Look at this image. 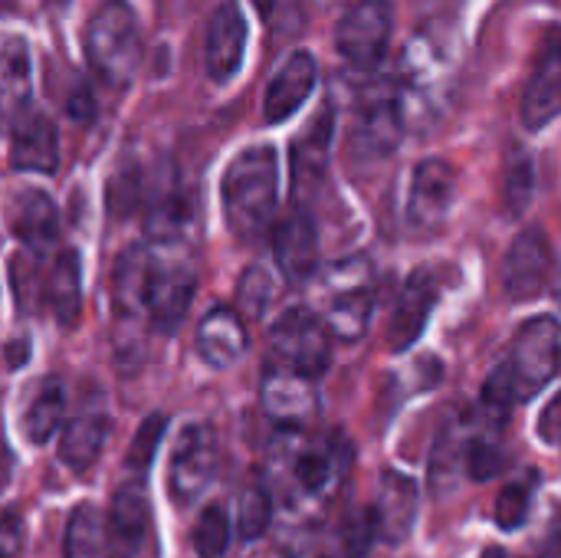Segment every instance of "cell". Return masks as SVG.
Listing matches in <instances>:
<instances>
[{"mask_svg":"<svg viewBox=\"0 0 561 558\" xmlns=\"http://www.w3.org/2000/svg\"><path fill=\"white\" fill-rule=\"evenodd\" d=\"M417 503H421L417 483L408 474L385 470L378 493H375V503H371V520H375L378 539H385L391 546L404 543L414 520H417Z\"/></svg>","mask_w":561,"mask_h":558,"instance_id":"ffe728a7","label":"cell"},{"mask_svg":"<svg viewBox=\"0 0 561 558\" xmlns=\"http://www.w3.org/2000/svg\"><path fill=\"white\" fill-rule=\"evenodd\" d=\"M375 312V270L368 257H342L322 276V326L342 342H358Z\"/></svg>","mask_w":561,"mask_h":558,"instance_id":"5b68a950","label":"cell"},{"mask_svg":"<svg viewBox=\"0 0 561 558\" xmlns=\"http://www.w3.org/2000/svg\"><path fill=\"white\" fill-rule=\"evenodd\" d=\"M273 253L289 283H306L319 270V230L309 210L296 207L273 227Z\"/></svg>","mask_w":561,"mask_h":558,"instance_id":"9a60e30c","label":"cell"},{"mask_svg":"<svg viewBox=\"0 0 561 558\" xmlns=\"http://www.w3.org/2000/svg\"><path fill=\"white\" fill-rule=\"evenodd\" d=\"M533 194H536V164H533L529 151L513 148V155L506 158V174H503V201H506V210L513 217L526 214Z\"/></svg>","mask_w":561,"mask_h":558,"instance_id":"d6a6232c","label":"cell"},{"mask_svg":"<svg viewBox=\"0 0 561 558\" xmlns=\"http://www.w3.org/2000/svg\"><path fill=\"white\" fill-rule=\"evenodd\" d=\"M10 164L16 171L53 174L59 168V135L46 112L23 109L10 132Z\"/></svg>","mask_w":561,"mask_h":558,"instance_id":"5bb4252c","label":"cell"},{"mask_svg":"<svg viewBox=\"0 0 561 558\" xmlns=\"http://www.w3.org/2000/svg\"><path fill=\"white\" fill-rule=\"evenodd\" d=\"M66 109H69V115H72V118H76L79 125H89V122L95 118V102H92V89H89V86H76V92L69 95Z\"/></svg>","mask_w":561,"mask_h":558,"instance_id":"60d3db41","label":"cell"},{"mask_svg":"<svg viewBox=\"0 0 561 558\" xmlns=\"http://www.w3.org/2000/svg\"><path fill=\"white\" fill-rule=\"evenodd\" d=\"M43 296L56 316L59 326H72L79 319V306H82V266H79V253L76 250H62L53 260V270L43 283Z\"/></svg>","mask_w":561,"mask_h":558,"instance_id":"4dcf8cb0","label":"cell"},{"mask_svg":"<svg viewBox=\"0 0 561 558\" xmlns=\"http://www.w3.org/2000/svg\"><path fill=\"white\" fill-rule=\"evenodd\" d=\"M276 289L279 286L266 266H260V263L250 266L237 283V312L240 316L247 312V319H260L270 309V303L276 299Z\"/></svg>","mask_w":561,"mask_h":558,"instance_id":"e575fe53","label":"cell"},{"mask_svg":"<svg viewBox=\"0 0 561 558\" xmlns=\"http://www.w3.org/2000/svg\"><path fill=\"white\" fill-rule=\"evenodd\" d=\"M276 151L270 145H253L240 151L224 174V214L240 240H260L276 220Z\"/></svg>","mask_w":561,"mask_h":558,"instance_id":"7a4b0ae2","label":"cell"},{"mask_svg":"<svg viewBox=\"0 0 561 558\" xmlns=\"http://www.w3.org/2000/svg\"><path fill=\"white\" fill-rule=\"evenodd\" d=\"M559 319L556 316H536L529 322L519 326L510 358L503 362L510 385H513V398L529 401L536 398L559 372Z\"/></svg>","mask_w":561,"mask_h":558,"instance_id":"8992f818","label":"cell"},{"mask_svg":"<svg viewBox=\"0 0 561 558\" xmlns=\"http://www.w3.org/2000/svg\"><path fill=\"white\" fill-rule=\"evenodd\" d=\"M352 467V447L342 434L283 431L266 457L270 500L289 513L322 510L335 500Z\"/></svg>","mask_w":561,"mask_h":558,"instance_id":"6da1fadb","label":"cell"},{"mask_svg":"<svg viewBox=\"0 0 561 558\" xmlns=\"http://www.w3.org/2000/svg\"><path fill=\"white\" fill-rule=\"evenodd\" d=\"M260 405L266 418L283 431H312L319 418V391L312 378L296 375L283 365H266L260 382Z\"/></svg>","mask_w":561,"mask_h":558,"instance_id":"30bf717a","label":"cell"},{"mask_svg":"<svg viewBox=\"0 0 561 558\" xmlns=\"http://www.w3.org/2000/svg\"><path fill=\"white\" fill-rule=\"evenodd\" d=\"M62 558H118L108 516L99 506L79 503L69 513L66 536H62Z\"/></svg>","mask_w":561,"mask_h":558,"instance_id":"4316f807","label":"cell"},{"mask_svg":"<svg viewBox=\"0 0 561 558\" xmlns=\"http://www.w3.org/2000/svg\"><path fill=\"white\" fill-rule=\"evenodd\" d=\"M85 59L92 72L112 86L125 89L141 66V30L128 0H102L85 26Z\"/></svg>","mask_w":561,"mask_h":558,"instance_id":"277c9868","label":"cell"},{"mask_svg":"<svg viewBox=\"0 0 561 558\" xmlns=\"http://www.w3.org/2000/svg\"><path fill=\"white\" fill-rule=\"evenodd\" d=\"M559 408L561 401L559 398H552V401L546 405L542 418H539V437H542L549 447H559Z\"/></svg>","mask_w":561,"mask_h":558,"instance_id":"7bdbcfd3","label":"cell"},{"mask_svg":"<svg viewBox=\"0 0 561 558\" xmlns=\"http://www.w3.org/2000/svg\"><path fill=\"white\" fill-rule=\"evenodd\" d=\"M273 523V500L266 493V487H247L240 493V520H237V533L253 543L260 539Z\"/></svg>","mask_w":561,"mask_h":558,"instance_id":"8d00e7d4","label":"cell"},{"mask_svg":"<svg viewBox=\"0 0 561 558\" xmlns=\"http://www.w3.org/2000/svg\"><path fill=\"white\" fill-rule=\"evenodd\" d=\"M437 306V280L431 270H414L394 303L388 322V345L391 352H408L427 329V319Z\"/></svg>","mask_w":561,"mask_h":558,"instance_id":"ac0fdd59","label":"cell"},{"mask_svg":"<svg viewBox=\"0 0 561 558\" xmlns=\"http://www.w3.org/2000/svg\"><path fill=\"white\" fill-rule=\"evenodd\" d=\"M316 79H319V66H316L312 53L296 49V53L279 66V72L270 79V86H266L263 118H266L270 125H279V122L293 118V115L306 105V99L312 95Z\"/></svg>","mask_w":561,"mask_h":558,"instance_id":"44dd1931","label":"cell"},{"mask_svg":"<svg viewBox=\"0 0 561 558\" xmlns=\"http://www.w3.org/2000/svg\"><path fill=\"white\" fill-rule=\"evenodd\" d=\"M148 280H151V247L145 243L125 247L115 260V276H112V303L122 319L145 316Z\"/></svg>","mask_w":561,"mask_h":558,"instance_id":"d4e9b609","label":"cell"},{"mask_svg":"<svg viewBox=\"0 0 561 558\" xmlns=\"http://www.w3.org/2000/svg\"><path fill=\"white\" fill-rule=\"evenodd\" d=\"M30 102V49L20 36L0 39V128Z\"/></svg>","mask_w":561,"mask_h":558,"instance_id":"f1b7e54d","label":"cell"},{"mask_svg":"<svg viewBox=\"0 0 561 558\" xmlns=\"http://www.w3.org/2000/svg\"><path fill=\"white\" fill-rule=\"evenodd\" d=\"M168 257H154L151 253V280H148V303H145V316L158 332H174L191 309L194 299V266L184 253L174 250V243H168Z\"/></svg>","mask_w":561,"mask_h":558,"instance_id":"9c48e42d","label":"cell"},{"mask_svg":"<svg viewBox=\"0 0 561 558\" xmlns=\"http://www.w3.org/2000/svg\"><path fill=\"white\" fill-rule=\"evenodd\" d=\"M20 536H23V529H20L16 513H3V516H0V558L16 556V549H20Z\"/></svg>","mask_w":561,"mask_h":558,"instance_id":"b9f144b4","label":"cell"},{"mask_svg":"<svg viewBox=\"0 0 561 558\" xmlns=\"http://www.w3.org/2000/svg\"><path fill=\"white\" fill-rule=\"evenodd\" d=\"M194 349H197L201 362L217 368V372L237 365L247 355V349H250V332H247L243 316L233 306H214L197 322Z\"/></svg>","mask_w":561,"mask_h":558,"instance_id":"d6986e66","label":"cell"},{"mask_svg":"<svg viewBox=\"0 0 561 558\" xmlns=\"http://www.w3.org/2000/svg\"><path fill=\"white\" fill-rule=\"evenodd\" d=\"M270 352L273 365L319 378L332 365V335L312 309H286L270 329Z\"/></svg>","mask_w":561,"mask_h":558,"instance_id":"52a82bcc","label":"cell"},{"mask_svg":"<svg viewBox=\"0 0 561 558\" xmlns=\"http://www.w3.org/2000/svg\"><path fill=\"white\" fill-rule=\"evenodd\" d=\"M457 197V171L444 158H424L411 178L408 214L417 227H437Z\"/></svg>","mask_w":561,"mask_h":558,"instance_id":"e0dca14e","label":"cell"},{"mask_svg":"<svg viewBox=\"0 0 561 558\" xmlns=\"http://www.w3.org/2000/svg\"><path fill=\"white\" fill-rule=\"evenodd\" d=\"M332 135H335V109L325 105L302 135H296L293 141V191L296 201L316 194V187L322 184L325 171H329V148H332Z\"/></svg>","mask_w":561,"mask_h":558,"instance_id":"7402d4cb","label":"cell"},{"mask_svg":"<svg viewBox=\"0 0 561 558\" xmlns=\"http://www.w3.org/2000/svg\"><path fill=\"white\" fill-rule=\"evenodd\" d=\"M7 224L13 230V237L30 250V253H43L56 243L59 237V210L53 204L49 194L36 191V187H23L10 197L7 204Z\"/></svg>","mask_w":561,"mask_h":558,"instance_id":"603a6c76","label":"cell"},{"mask_svg":"<svg viewBox=\"0 0 561 558\" xmlns=\"http://www.w3.org/2000/svg\"><path fill=\"white\" fill-rule=\"evenodd\" d=\"M401 135H404V118L398 105V86L394 82L371 86L362 95L358 118H355V135H352L355 155L385 158L398 148Z\"/></svg>","mask_w":561,"mask_h":558,"instance_id":"8fae6325","label":"cell"},{"mask_svg":"<svg viewBox=\"0 0 561 558\" xmlns=\"http://www.w3.org/2000/svg\"><path fill=\"white\" fill-rule=\"evenodd\" d=\"M536 487H539V474L536 470H526L519 480H510L503 487V493L496 497V523H500V529L513 533V529H519L529 520Z\"/></svg>","mask_w":561,"mask_h":558,"instance_id":"836d02e7","label":"cell"},{"mask_svg":"<svg viewBox=\"0 0 561 558\" xmlns=\"http://www.w3.org/2000/svg\"><path fill=\"white\" fill-rule=\"evenodd\" d=\"M105 434H108V418L102 411H79L72 421L62 424V437H59V460L82 474L89 470L99 454H102V444H105Z\"/></svg>","mask_w":561,"mask_h":558,"instance_id":"83f0119b","label":"cell"},{"mask_svg":"<svg viewBox=\"0 0 561 558\" xmlns=\"http://www.w3.org/2000/svg\"><path fill=\"white\" fill-rule=\"evenodd\" d=\"M105 516H108V529H112L118 558L135 556L148 533V497H145L141 483L131 480V483L118 487L115 500H112V513H105Z\"/></svg>","mask_w":561,"mask_h":558,"instance_id":"484cf974","label":"cell"},{"mask_svg":"<svg viewBox=\"0 0 561 558\" xmlns=\"http://www.w3.org/2000/svg\"><path fill=\"white\" fill-rule=\"evenodd\" d=\"M220 464V451H217V437L207 424H187L174 444V457H171V493L178 503H191L197 500L217 474Z\"/></svg>","mask_w":561,"mask_h":558,"instance_id":"7c38bea8","label":"cell"},{"mask_svg":"<svg viewBox=\"0 0 561 558\" xmlns=\"http://www.w3.org/2000/svg\"><path fill=\"white\" fill-rule=\"evenodd\" d=\"M561 105V53L559 43L552 39L546 46V53L539 56L536 62V72L526 86V95H523V125L529 132H539L546 128L549 122H556Z\"/></svg>","mask_w":561,"mask_h":558,"instance_id":"cb8c5ba5","label":"cell"},{"mask_svg":"<svg viewBox=\"0 0 561 558\" xmlns=\"http://www.w3.org/2000/svg\"><path fill=\"white\" fill-rule=\"evenodd\" d=\"M398 86V105L408 128V118L427 122L434 118L454 89V56L447 49V39L437 36V30H421L411 36L404 56H401V79Z\"/></svg>","mask_w":561,"mask_h":558,"instance_id":"3957f363","label":"cell"},{"mask_svg":"<svg viewBox=\"0 0 561 558\" xmlns=\"http://www.w3.org/2000/svg\"><path fill=\"white\" fill-rule=\"evenodd\" d=\"M556 280V257L546 230H523L506 253V293L516 303H529L549 293Z\"/></svg>","mask_w":561,"mask_h":558,"instance_id":"4fadbf2b","label":"cell"},{"mask_svg":"<svg viewBox=\"0 0 561 558\" xmlns=\"http://www.w3.org/2000/svg\"><path fill=\"white\" fill-rule=\"evenodd\" d=\"M10 280H13V289H16V299L23 309L33 306V296H36V286H39V273H36V263L30 257H20L10 270Z\"/></svg>","mask_w":561,"mask_h":558,"instance_id":"ab89813d","label":"cell"},{"mask_svg":"<svg viewBox=\"0 0 561 558\" xmlns=\"http://www.w3.org/2000/svg\"><path fill=\"white\" fill-rule=\"evenodd\" d=\"M233 539V526L224 506H207L194 526V549L201 558H224Z\"/></svg>","mask_w":561,"mask_h":558,"instance_id":"d590c367","label":"cell"},{"mask_svg":"<svg viewBox=\"0 0 561 558\" xmlns=\"http://www.w3.org/2000/svg\"><path fill=\"white\" fill-rule=\"evenodd\" d=\"M62 411H66V391H62V382L59 378H43L30 401L23 405V414H20V431L30 444H46L59 424H62Z\"/></svg>","mask_w":561,"mask_h":558,"instance_id":"1f68e13d","label":"cell"},{"mask_svg":"<svg viewBox=\"0 0 561 558\" xmlns=\"http://www.w3.org/2000/svg\"><path fill=\"white\" fill-rule=\"evenodd\" d=\"M161 437H164V418L161 414H151L145 418V424L135 431V441L128 447V470H131V480L145 477L151 460H154V451L161 447Z\"/></svg>","mask_w":561,"mask_h":558,"instance_id":"74e56055","label":"cell"},{"mask_svg":"<svg viewBox=\"0 0 561 558\" xmlns=\"http://www.w3.org/2000/svg\"><path fill=\"white\" fill-rule=\"evenodd\" d=\"M378 533H375V520H371V510H355L348 513L345 520V529H342V546H345V556L348 558H365L368 549L375 546Z\"/></svg>","mask_w":561,"mask_h":558,"instance_id":"f35d334b","label":"cell"},{"mask_svg":"<svg viewBox=\"0 0 561 558\" xmlns=\"http://www.w3.org/2000/svg\"><path fill=\"white\" fill-rule=\"evenodd\" d=\"M243 53H247V16L237 0H224L207 26V46H204L207 76L214 82H230L243 62Z\"/></svg>","mask_w":561,"mask_h":558,"instance_id":"2e32d148","label":"cell"},{"mask_svg":"<svg viewBox=\"0 0 561 558\" xmlns=\"http://www.w3.org/2000/svg\"><path fill=\"white\" fill-rule=\"evenodd\" d=\"M470 431L460 424H447L431 451L427 477H431V493L437 500H447L460 487V470H467V447H470Z\"/></svg>","mask_w":561,"mask_h":558,"instance_id":"f546056e","label":"cell"},{"mask_svg":"<svg viewBox=\"0 0 561 558\" xmlns=\"http://www.w3.org/2000/svg\"><path fill=\"white\" fill-rule=\"evenodd\" d=\"M480 558H516V556H513V553H506V549H500V546H490V549H486Z\"/></svg>","mask_w":561,"mask_h":558,"instance_id":"ee69618b","label":"cell"},{"mask_svg":"<svg viewBox=\"0 0 561 558\" xmlns=\"http://www.w3.org/2000/svg\"><path fill=\"white\" fill-rule=\"evenodd\" d=\"M394 7L391 0H358L335 26V49L355 69H375L391 43Z\"/></svg>","mask_w":561,"mask_h":558,"instance_id":"ba28073f","label":"cell"}]
</instances>
